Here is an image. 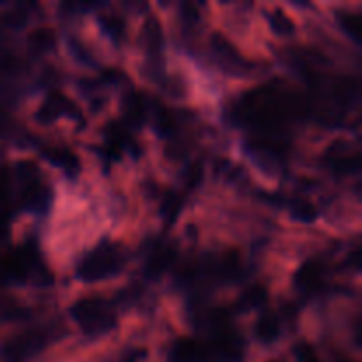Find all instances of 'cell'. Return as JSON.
<instances>
[{"mask_svg":"<svg viewBox=\"0 0 362 362\" xmlns=\"http://www.w3.org/2000/svg\"><path fill=\"white\" fill-rule=\"evenodd\" d=\"M28 281L37 286H48L53 283V274L32 244L18 247L13 253L0 258V285H25Z\"/></svg>","mask_w":362,"mask_h":362,"instance_id":"1","label":"cell"},{"mask_svg":"<svg viewBox=\"0 0 362 362\" xmlns=\"http://www.w3.org/2000/svg\"><path fill=\"white\" fill-rule=\"evenodd\" d=\"M124 264H126V255H124L122 246L103 240L90 253L85 255L83 260L78 264L76 274L85 283L103 281V279L119 274Z\"/></svg>","mask_w":362,"mask_h":362,"instance_id":"2","label":"cell"},{"mask_svg":"<svg viewBox=\"0 0 362 362\" xmlns=\"http://www.w3.org/2000/svg\"><path fill=\"white\" fill-rule=\"evenodd\" d=\"M71 318L78 324V327L90 338L108 334L117 327V315L106 300L98 297L80 299L71 306Z\"/></svg>","mask_w":362,"mask_h":362,"instance_id":"3","label":"cell"},{"mask_svg":"<svg viewBox=\"0 0 362 362\" xmlns=\"http://www.w3.org/2000/svg\"><path fill=\"white\" fill-rule=\"evenodd\" d=\"M23 177V191H21V207L35 214H45L52 205V191L46 184L37 180L34 166L28 165V170H20Z\"/></svg>","mask_w":362,"mask_h":362,"instance_id":"4","label":"cell"},{"mask_svg":"<svg viewBox=\"0 0 362 362\" xmlns=\"http://www.w3.org/2000/svg\"><path fill=\"white\" fill-rule=\"evenodd\" d=\"M48 343V336L41 331H30L25 334L16 336L4 346V356L13 362L27 361L28 357L35 356Z\"/></svg>","mask_w":362,"mask_h":362,"instance_id":"5","label":"cell"},{"mask_svg":"<svg viewBox=\"0 0 362 362\" xmlns=\"http://www.w3.org/2000/svg\"><path fill=\"white\" fill-rule=\"evenodd\" d=\"M71 117V119L81 120V112L69 98L62 94V92H52L42 103L41 108L35 113V119L41 124H52L59 120L60 117Z\"/></svg>","mask_w":362,"mask_h":362,"instance_id":"6","label":"cell"},{"mask_svg":"<svg viewBox=\"0 0 362 362\" xmlns=\"http://www.w3.org/2000/svg\"><path fill=\"white\" fill-rule=\"evenodd\" d=\"M173 262H175V250L168 244H156L145 258V274L152 279L159 278L172 267Z\"/></svg>","mask_w":362,"mask_h":362,"instance_id":"7","label":"cell"},{"mask_svg":"<svg viewBox=\"0 0 362 362\" xmlns=\"http://www.w3.org/2000/svg\"><path fill=\"white\" fill-rule=\"evenodd\" d=\"M293 283L303 293H313L324 283V264L318 260H308L293 276Z\"/></svg>","mask_w":362,"mask_h":362,"instance_id":"8","label":"cell"},{"mask_svg":"<svg viewBox=\"0 0 362 362\" xmlns=\"http://www.w3.org/2000/svg\"><path fill=\"white\" fill-rule=\"evenodd\" d=\"M212 49L216 52L218 59L221 60V64L225 66V69H235L240 71L244 66H246V60L239 55L235 48H233L232 42L221 34H214L212 35Z\"/></svg>","mask_w":362,"mask_h":362,"instance_id":"9","label":"cell"},{"mask_svg":"<svg viewBox=\"0 0 362 362\" xmlns=\"http://www.w3.org/2000/svg\"><path fill=\"white\" fill-rule=\"evenodd\" d=\"M42 158L48 163H52L53 166L62 170L64 173H67L69 177L76 175L78 170H80V161H78L76 154L71 152L69 148L64 147H49L42 151Z\"/></svg>","mask_w":362,"mask_h":362,"instance_id":"10","label":"cell"},{"mask_svg":"<svg viewBox=\"0 0 362 362\" xmlns=\"http://www.w3.org/2000/svg\"><path fill=\"white\" fill-rule=\"evenodd\" d=\"M144 37H145V48H147L148 59L152 60H161L163 46H165V37H163L161 23L158 21V18L148 16L145 21L144 27Z\"/></svg>","mask_w":362,"mask_h":362,"instance_id":"11","label":"cell"},{"mask_svg":"<svg viewBox=\"0 0 362 362\" xmlns=\"http://www.w3.org/2000/svg\"><path fill=\"white\" fill-rule=\"evenodd\" d=\"M148 112V101L147 95L140 94V92H133L124 101V115L129 120L133 126H141L147 119Z\"/></svg>","mask_w":362,"mask_h":362,"instance_id":"12","label":"cell"},{"mask_svg":"<svg viewBox=\"0 0 362 362\" xmlns=\"http://www.w3.org/2000/svg\"><path fill=\"white\" fill-rule=\"evenodd\" d=\"M327 161L338 172H350V170L359 168V158L357 156H350L345 144L332 145L331 151L327 152Z\"/></svg>","mask_w":362,"mask_h":362,"instance_id":"13","label":"cell"},{"mask_svg":"<svg viewBox=\"0 0 362 362\" xmlns=\"http://www.w3.org/2000/svg\"><path fill=\"white\" fill-rule=\"evenodd\" d=\"M255 332H257V336L260 341L272 343L278 339L279 332H281V325H279V320L274 317V315L267 313V315H264V317H260V320L257 322Z\"/></svg>","mask_w":362,"mask_h":362,"instance_id":"14","label":"cell"},{"mask_svg":"<svg viewBox=\"0 0 362 362\" xmlns=\"http://www.w3.org/2000/svg\"><path fill=\"white\" fill-rule=\"evenodd\" d=\"M27 41L28 48L34 53H46L55 48V34H53V30H49L46 27L30 32Z\"/></svg>","mask_w":362,"mask_h":362,"instance_id":"15","label":"cell"},{"mask_svg":"<svg viewBox=\"0 0 362 362\" xmlns=\"http://www.w3.org/2000/svg\"><path fill=\"white\" fill-rule=\"evenodd\" d=\"M99 25H101V30L112 39L113 42H120L126 34V23H124L122 18L115 16V14H103L99 16Z\"/></svg>","mask_w":362,"mask_h":362,"instance_id":"16","label":"cell"},{"mask_svg":"<svg viewBox=\"0 0 362 362\" xmlns=\"http://www.w3.org/2000/svg\"><path fill=\"white\" fill-rule=\"evenodd\" d=\"M180 211H182V197L173 193V191H168L161 205V216L166 225H173L179 219Z\"/></svg>","mask_w":362,"mask_h":362,"instance_id":"17","label":"cell"},{"mask_svg":"<svg viewBox=\"0 0 362 362\" xmlns=\"http://www.w3.org/2000/svg\"><path fill=\"white\" fill-rule=\"evenodd\" d=\"M267 303V290L264 286H251L250 290L243 293L239 300L240 310H255V308H260Z\"/></svg>","mask_w":362,"mask_h":362,"instance_id":"18","label":"cell"},{"mask_svg":"<svg viewBox=\"0 0 362 362\" xmlns=\"http://www.w3.org/2000/svg\"><path fill=\"white\" fill-rule=\"evenodd\" d=\"M269 23H271L272 30L278 35H292L296 30V25H293L292 18L286 16L281 9H274L269 16Z\"/></svg>","mask_w":362,"mask_h":362,"instance_id":"19","label":"cell"},{"mask_svg":"<svg viewBox=\"0 0 362 362\" xmlns=\"http://www.w3.org/2000/svg\"><path fill=\"white\" fill-rule=\"evenodd\" d=\"M292 218L300 223H315L318 218V211L310 202L297 200L292 204Z\"/></svg>","mask_w":362,"mask_h":362,"instance_id":"20","label":"cell"},{"mask_svg":"<svg viewBox=\"0 0 362 362\" xmlns=\"http://www.w3.org/2000/svg\"><path fill=\"white\" fill-rule=\"evenodd\" d=\"M339 23H341V27L345 28V32L354 39V41H362V18L359 14H343V16L339 18Z\"/></svg>","mask_w":362,"mask_h":362,"instance_id":"21","label":"cell"},{"mask_svg":"<svg viewBox=\"0 0 362 362\" xmlns=\"http://www.w3.org/2000/svg\"><path fill=\"white\" fill-rule=\"evenodd\" d=\"M2 21L6 27L20 28L21 25H25V21H27V13H25V11H11V13H6Z\"/></svg>","mask_w":362,"mask_h":362,"instance_id":"22","label":"cell"},{"mask_svg":"<svg viewBox=\"0 0 362 362\" xmlns=\"http://www.w3.org/2000/svg\"><path fill=\"white\" fill-rule=\"evenodd\" d=\"M182 16L186 18L187 21H197L198 20L197 7H194L193 4H184V6H182Z\"/></svg>","mask_w":362,"mask_h":362,"instance_id":"23","label":"cell"}]
</instances>
